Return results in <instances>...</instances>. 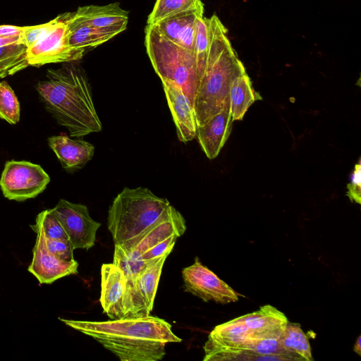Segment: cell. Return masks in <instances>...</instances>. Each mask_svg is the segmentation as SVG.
I'll return each mask as SVG.
<instances>
[{
	"label": "cell",
	"mask_w": 361,
	"mask_h": 361,
	"mask_svg": "<svg viewBox=\"0 0 361 361\" xmlns=\"http://www.w3.org/2000/svg\"><path fill=\"white\" fill-rule=\"evenodd\" d=\"M48 144L68 171L82 168L94 154L93 145L81 139H72L66 135L49 137Z\"/></svg>",
	"instance_id": "16"
},
{
	"label": "cell",
	"mask_w": 361,
	"mask_h": 361,
	"mask_svg": "<svg viewBox=\"0 0 361 361\" xmlns=\"http://www.w3.org/2000/svg\"><path fill=\"white\" fill-rule=\"evenodd\" d=\"M36 90L46 110L70 136L81 137L100 132L102 125L96 111L90 83L84 72L69 62L48 69Z\"/></svg>",
	"instance_id": "2"
},
{
	"label": "cell",
	"mask_w": 361,
	"mask_h": 361,
	"mask_svg": "<svg viewBox=\"0 0 361 361\" xmlns=\"http://www.w3.org/2000/svg\"><path fill=\"white\" fill-rule=\"evenodd\" d=\"M30 227L37 233L35 245L32 250V262L28 271L40 283L50 284L66 276L78 273L77 261H66L51 253L47 248L43 229L37 222Z\"/></svg>",
	"instance_id": "10"
},
{
	"label": "cell",
	"mask_w": 361,
	"mask_h": 361,
	"mask_svg": "<svg viewBox=\"0 0 361 361\" xmlns=\"http://www.w3.org/2000/svg\"><path fill=\"white\" fill-rule=\"evenodd\" d=\"M209 47L205 66L196 90L193 108L197 126L226 108L230 109L229 89L233 80L245 73L227 37V30L216 15L208 18Z\"/></svg>",
	"instance_id": "3"
},
{
	"label": "cell",
	"mask_w": 361,
	"mask_h": 361,
	"mask_svg": "<svg viewBox=\"0 0 361 361\" xmlns=\"http://www.w3.org/2000/svg\"><path fill=\"white\" fill-rule=\"evenodd\" d=\"M347 196L352 202L361 203V164L360 159L355 164L350 176V182L347 185Z\"/></svg>",
	"instance_id": "30"
},
{
	"label": "cell",
	"mask_w": 361,
	"mask_h": 361,
	"mask_svg": "<svg viewBox=\"0 0 361 361\" xmlns=\"http://www.w3.org/2000/svg\"><path fill=\"white\" fill-rule=\"evenodd\" d=\"M233 122L230 109L226 108L197 126L195 137L209 159H214L219 154L231 134Z\"/></svg>",
	"instance_id": "14"
},
{
	"label": "cell",
	"mask_w": 361,
	"mask_h": 361,
	"mask_svg": "<svg viewBox=\"0 0 361 361\" xmlns=\"http://www.w3.org/2000/svg\"><path fill=\"white\" fill-rule=\"evenodd\" d=\"M71 14L74 18L88 25L112 30L118 33L127 28L128 22V12L123 9L118 3L80 6Z\"/></svg>",
	"instance_id": "15"
},
{
	"label": "cell",
	"mask_w": 361,
	"mask_h": 361,
	"mask_svg": "<svg viewBox=\"0 0 361 361\" xmlns=\"http://www.w3.org/2000/svg\"><path fill=\"white\" fill-rule=\"evenodd\" d=\"M50 181L49 175L39 164L27 161H8L0 178L5 197L18 202L37 197Z\"/></svg>",
	"instance_id": "6"
},
{
	"label": "cell",
	"mask_w": 361,
	"mask_h": 361,
	"mask_svg": "<svg viewBox=\"0 0 361 361\" xmlns=\"http://www.w3.org/2000/svg\"><path fill=\"white\" fill-rule=\"evenodd\" d=\"M44 238L47 248L54 255L66 261L74 260V248L70 240L47 238L45 235Z\"/></svg>",
	"instance_id": "29"
},
{
	"label": "cell",
	"mask_w": 361,
	"mask_h": 361,
	"mask_svg": "<svg viewBox=\"0 0 361 361\" xmlns=\"http://www.w3.org/2000/svg\"><path fill=\"white\" fill-rule=\"evenodd\" d=\"M200 0H157L148 16L147 25H154L166 17L188 10Z\"/></svg>",
	"instance_id": "25"
},
{
	"label": "cell",
	"mask_w": 361,
	"mask_h": 361,
	"mask_svg": "<svg viewBox=\"0 0 361 361\" xmlns=\"http://www.w3.org/2000/svg\"><path fill=\"white\" fill-rule=\"evenodd\" d=\"M27 66V47L23 44L0 47V78L13 75Z\"/></svg>",
	"instance_id": "23"
},
{
	"label": "cell",
	"mask_w": 361,
	"mask_h": 361,
	"mask_svg": "<svg viewBox=\"0 0 361 361\" xmlns=\"http://www.w3.org/2000/svg\"><path fill=\"white\" fill-rule=\"evenodd\" d=\"M16 42H20V36L0 37V47L16 43Z\"/></svg>",
	"instance_id": "32"
},
{
	"label": "cell",
	"mask_w": 361,
	"mask_h": 361,
	"mask_svg": "<svg viewBox=\"0 0 361 361\" xmlns=\"http://www.w3.org/2000/svg\"><path fill=\"white\" fill-rule=\"evenodd\" d=\"M36 222L42 226L46 238L63 240H69L61 222L51 209H45L39 213L36 218Z\"/></svg>",
	"instance_id": "27"
},
{
	"label": "cell",
	"mask_w": 361,
	"mask_h": 361,
	"mask_svg": "<svg viewBox=\"0 0 361 361\" xmlns=\"http://www.w3.org/2000/svg\"><path fill=\"white\" fill-rule=\"evenodd\" d=\"M67 26L69 45L82 56L92 49L109 41L118 34L116 31L97 28L74 18L71 13H63Z\"/></svg>",
	"instance_id": "17"
},
{
	"label": "cell",
	"mask_w": 361,
	"mask_h": 361,
	"mask_svg": "<svg viewBox=\"0 0 361 361\" xmlns=\"http://www.w3.org/2000/svg\"><path fill=\"white\" fill-rule=\"evenodd\" d=\"M66 325L87 335L121 361H158L169 343L182 341L166 320L147 315L105 322L59 318Z\"/></svg>",
	"instance_id": "1"
},
{
	"label": "cell",
	"mask_w": 361,
	"mask_h": 361,
	"mask_svg": "<svg viewBox=\"0 0 361 361\" xmlns=\"http://www.w3.org/2000/svg\"><path fill=\"white\" fill-rule=\"evenodd\" d=\"M171 252L157 258L139 275L136 286L140 299L150 313L153 309L156 293L164 264Z\"/></svg>",
	"instance_id": "21"
},
{
	"label": "cell",
	"mask_w": 361,
	"mask_h": 361,
	"mask_svg": "<svg viewBox=\"0 0 361 361\" xmlns=\"http://www.w3.org/2000/svg\"><path fill=\"white\" fill-rule=\"evenodd\" d=\"M145 45L151 63L161 81L172 82L183 90L193 106L200 80L194 54L171 42L147 25Z\"/></svg>",
	"instance_id": "5"
},
{
	"label": "cell",
	"mask_w": 361,
	"mask_h": 361,
	"mask_svg": "<svg viewBox=\"0 0 361 361\" xmlns=\"http://www.w3.org/2000/svg\"><path fill=\"white\" fill-rule=\"evenodd\" d=\"M58 18L57 23L44 37L27 48L29 66L39 67L48 63H69L82 58L68 44L64 15L58 16Z\"/></svg>",
	"instance_id": "8"
},
{
	"label": "cell",
	"mask_w": 361,
	"mask_h": 361,
	"mask_svg": "<svg viewBox=\"0 0 361 361\" xmlns=\"http://www.w3.org/2000/svg\"><path fill=\"white\" fill-rule=\"evenodd\" d=\"M208 339L219 347L238 349L252 337L251 331L237 317L215 326Z\"/></svg>",
	"instance_id": "20"
},
{
	"label": "cell",
	"mask_w": 361,
	"mask_h": 361,
	"mask_svg": "<svg viewBox=\"0 0 361 361\" xmlns=\"http://www.w3.org/2000/svg\"><path fill=\"white\" fill-rule=\"evenodd\" d=\"M204 15V4L200 0L194 6L170 16L152 25L171 42L193 53L197 18Z\"/></svg>",
	"instance_id": "11"
},
{
	"label": "cell",
	"mask_w": 361,
	"mask_h": 361,
	"mask_svg": "<svg viewBox=\"0 0 361 361\" xmlns=\"http://www.w3.org/2000/svg\"><path fill=\"white\" fill-rule=\"evenodd\" d=\"M185 291L204 301L226 304L238 300V294L213 271L203 265L198 257L182 271Z\"/></svg>",
	"instance_id": "9"
},
{
	"label": "cell",
	"mask_w": 361,
	"mask_h": 361,
	"mask_svg": "<svg viewBox=\"0 0 361 361\" xmlns=\"http://www.w3.org/2000/svg\"><path fill=\"white\" fill-rule=\"evenodd\" d=\"M279 340L283 348L295 360H313L308 338L299 324L288 322Z\"/></svg>",
	"instance_id": "22"
},
{
	"label": "cell",
	"mask_w": 361,
	"mask_h": 361,
	"mask_svg": "<svg viewBox=\"0 0 361 361\" xmlns=\"http://www.w3.org/2000/svg\"><path fill=\"white\" fill-rule=\"evenodd\" d=\"M51 209L61 222L74 250H89L94 245L101 224L90 216L85 204L61 199Z\"/></svg>",
	"instance_id": "7"
},
{
	"label": "cell",
	"mask_w": 361,
	"mask_h": 361,
	"mask_svg": "<svg viewBox=\"0 0 361 361\" xmlns=\"http://www.w3.org/2000/svg\"><path fill=\"white\" fill-rule=\"evenodd\" d=\"M125 279L123 272L114 263L101 267L100 302L104 312L111 319L124 317Z\"/></svg>",
	"instance_id": "13"
},
{
	"label": "cell",
	"mask_w": 361,
	"mask_h": 361,
	"mask_svg": "<svg viewBox=\"0 0 361 361\" xmlns=\"http://www.w3.org/2000/svg\"><path fill=\"white\" fill-rule=\"evenodd\" d=\"M178 140L188 142L196 137L197 122L193 106L178 85L161 81Z\"/></svg>",
	"instance_id": "12"
},
{
	"label": "cell",
	"mask_w": 361,
	"mask_h": 361,
	"mask_svg": "<svg viewBox=\"0 0 361 361\" xmlns=\"http://www.w3.org/2000/svg\"><path fill=\"white\" fill-rule=\"evenodd\" d=\"M239 317L251 331L252 339L279 338L288 323L285 314L270 305Z\"/></svg>",
	"instance_id": "18"
},
{
	"label": "cell",
	"mask_w": 361,
	"mask_h": 361,
	"mask_svg": "<svg viewBox=\"0 0 361 361\" xmlns=\"http://www.w3.org/2000/svg\"><path fill=\"white\" fill-rule=\"evenodd\" d=\"M230 112L233 121L242 120L250 108L262 97L255 90L248 75L245 73L232 81L228 93Z\"/></svg>",
	"instance_id": "19"
},
{
	"label": "cell",
	"mask_w": 361,
	"mask_h": 361,
	"mask_svg": "<svg viewBox=\"0 0 361 361\" xmlns=\"http://www.w3.org/2000/svg\"><path fill=\"white\" fill-rule=\"evenodd\" d=\"M209 47L208 18L200 16L195 22L193 54L196 60L199 77L204 69Z\"/></svg>",
	"instance_id": "24"
},
{
	"label": "cell",
	"mask_w": 361,
	"mask_h": 361,
	"mask_svg": "<svg viewBox=\"0 0 361 361\" xmlns=\"http://www.w3.org/2000/svg\"><path fill=\"white\" fill-rule=\"evenodd\" d=\"M20 104L14 91L6 81L0 82V118L11 124L20 120Z\"/></svg>",
	"instance_id": "26"
},
{
	"label": "cell",
	"mask_w": 361,
	"mask_h": 361,
	"mask_svg": "<svg viewBox=\"0 0 361 361\" xmlns=\"http://www.w3.org/2000/svg\"><path fill=\"white\" fill-rule=\"evenodd\" d=\"M178 237L179 236L178 235H172L169 236L150 248L141 257L144 259L149 260L162 256L168 252H171Z\"/></svg>",
	"instance_id": "31"
},
{
	"label": "cell",
	"mask_w": 361,
	"mask_h": 361,
	"mask_svg": "<svg viewBox=\"0 0 361 361\" xmlns=\"http://www.w3.org/2000/svg\"><path fill=\"white\" fill-rule=\"evenodd\" d=\"M168 200L155 195L147 188H124L114 199L108 211L107 227L114 245L132 250L169 212Z\"/></svg>",
	"instance_id": "4"
},
{
	"label": "cell",
	"mask_w": 361,
	"mask_h": 361,
	"mask_svg": "<svg viewBox=\"0 0 361 361\" xmlns=\"http://www.w3.org/2000/svg\"><path fill=\"white\" fill-rule=\"evenodd\" d=\"M58 16L43 24L24 26L20 34V40L27 48L30 47L44 37L57 23Z\"/></svg>",
	"instance_id": "28"
},
{
	"label": "cell",
	"mask_w": 361,
	"mask_h": 361,
	"mask_svg": "<svg viewBox=\"0 0 361 361\" xmlns=\"http://www.w3.org/2000/svg\"><path fill=\"white\" fill-rule=\"evenodd\" d=\"M361 336H359L353 348L354 352H355L358 355H361Z\"/></svg>",
	"instance_id": "33"
}]
</instances>
